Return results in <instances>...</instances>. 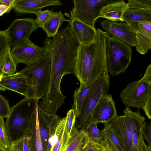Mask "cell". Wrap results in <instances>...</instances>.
<instances>
[{"mask_svg":"<svg viewBox=\"0 0 151 151\" xmlns=\"http://www.w3.org/2000/svg\"><path fill=\"white\" fill-rule=\"evenodd\" d=\"M96 31L93 42L78 47L74 75L80 84H87L108 70L106 47L109 35L100 29Z\"/></svg>","mask_w":151,"mask_h":151,"instance_id":"1","label":"cell"},{"mask_svg":"<svg viewBox=\"0 0 151 151\" xmlns=\"http://www.w3.org/2000/svg\"><path fill=\"white\" fill-rule=\"evenodd\" d=\"M47 51V50H46ZM47 52L39 61L19 71L24 77L27 89L25 97L38 100L45 94L49 82L51 58Z\"/></svg>","mask_w":151,"mask_h":151,"instance_id":"2","label":"cell"},{"mask_svg":"<svg viewBox=\"0 0 151 151\" xmlns=\"http://www.w3.org/2000/svg\"><path fill=\"white\" fill-rule=\"evenodd\" d=\"M38 101L25 97L11 109L5 123L11 142L24 136V131L28 122L39 104Z\"/></svg>","mask_w":151,"mask_h":151,"instance_id":"3","label":"cell"},{"mask_svg":"<svg viewBox=\"0 0 151 151\" xmlns=\"http://www.w3.org/2000/svg\"><path fill=\"white\" fill-rule=\"evenodd\" d=\"M106 52L108 70L110 74L115 76L125 72L131 61V46L109 36L107 40Z\"/></svg>","mask_w":151,"mask_h":151,"instance_id":"4","label":"cell"},{"mask_svg":"<svg viewBox=\"0 0 151 151\" xmlns=\"http://www.w3.org/2000/svg\"><path fill=\"white\" fill-rule=\"evenodd\" d=\"M110 88V76L108 70L97 79L90 89L85 100L81 113L76 118L75 127L85 130L91 122L92 112L100 100L107 94Z\"/></svg>","mask_w":151,"mask_h":151,"instance_id":"5","label":"cell"},{"mask_svg":"<svg viewBox=\"0 0 151 151\" xmlns=\"http://www.w3.org/2000/svg\"><path fill=\"white\" fill-rule=\"evenodd\" d=\"M151 96V64L147 68L140 79L129 83L120 94L123 104L127 106L142 109Z\"/></svg>","mask_w":151,"mask_h":151,"instance_id":"6","label":"cell"},{"mask_svg":"<svg viewBox=\"0 0 151 151\" xmlns=\"http://www.w3.org/2000/svg\"><path fill=\"white\" fill-rule=\"evenodd\" d=\"M43 47L33 43L29 37L21 40L11 48L12 55L16 64L23 63L27 66L38 62L47 52Z\"/></svg>","mask_w":151,"mask_h":151,"instance_id":"7","label":"cell"},{"mask_svg":"<svg viewBox=\"0 0 151 151\" xmlns=\"http://www.w3.org/2000/svg\"><path fill=\"white\" fill-rule=\"evenodd\" d=\"M114 0H74L72 10L75 16L84 23L94 27L96 19L99 17L101 8Z\"/></svg>","mask_w":151,"mask_h":151,"instance_id":"8","label":"cell"},{"mask_svg":"<svg viewBox=\"0 0 151 151\" xmlns=\"http://www.w3.org/2000/svg\"><path fill=\"white\" fill-rule=\"evenodd\" d=\"M39 28L35 19L30 18H17L6 30L11 47L22 39L29 37L31 34Z\"/></svg>","mask_w":151,"mask_h":151,"instance_id":"9","label":"cell"},{"mask_svg":"<svg viewBox=\"0 0 151 151\" xmlns=\"http://www.w3.org/2000/svg\"><path fill=\"white\" fill-rule=\"evenodd\" d=\"M100 24L105 32L109 35L124 42L130 46H135V34L125 22H117L107 19L102 20Z\"/></svg>","mask_w":151,"mask_h":151,"instance_id":"10","label":"cell"},{"mask_svg":"<svg viewBox=\"0 0 151 151\" xmlns=\"http://www.w3.org/2000/svg\"><path fill=\"white\" fill-rule=\"evenodd\" d=\"M70 14L67 13L68 17V25L80 45L86 44L93 42L96 37L97 31L93 27L78 18L72 10Z\"/></svg>","mask_w":151,"mask_h":151,"instance_id":"11","label":"cell"},{"mask_svg":"<svg viewBox=\"0 0 151 151\" xmlns=\"http://www.w3.org/2000/svg\"><path fill=\"white\" fill-rule=\"evenodd\" d=\"M127 24L135 34L137 51L143 55L146 54L151 48V21Z\"/></svg>","mask_w":151,"mask_h":151,"instance_id":"12","label":"cell"},{"mask_svg":"<svg viewBox=\"0 0 151 151\" xmlns=\"http://www.w3.org/2000/svg\"><path fill=\"white\" fill-rule=\"evenodd\" d=\"M117 115L115 103L112 96L107 93L100 100L93 109L91 119L98 123H105Z\"/></svg>","mask_w":151,"mask_h":151,"instance_id":"13","label":"cell"},{"mask_svg":"<svg viewBox=\"0 0 151 151\" xmlns=\"http://www.w3.org/2000/svg\"><path fill=\"white\" fill-rule=\"evenodd\" d=\"M113 129L118 138L123 151H129L132 145V134L125 117L117 115L106 122Z\"/></svg>","mask_w":151,"mask_h":151,"instance_id":"14","label":"cell"},{"mask_svg":"<svg viewBox=\"0 0 151 151\" xmlns=\"http://www.w3.org/2000/svg\"><path fill=\"white\" fill-rule=\"evenodd\" d=\"M123 112V115L129 125L132 134V145L129 151H136L143 127L146 123L145 119L139 110L133 111L129 106L126 107Z\"/></svg>","mask_w":151,"mask_h":151,"instance_id":"15","label":"cell"},{"mask_svg":"<svg viewBox=\"0 0 151 151\" xmlns=\"http://www.w3.org/2000/svg\"><path fill=\"white\" fill-rule=\"evenodd\" d=\"M62 4L59 0H16L13 9L18 16L29 13L36 15L44 7Z\"/></svg>","mask_w":151,"mask_h":151,"instance_id":"16","label":"cell"},{"mask_svg":"<svg viewBox=\"0 0 151 151\" xmlns=\"http://www.w3.org/2000/svg\"><path fill=\"white\" fill-rule=\"evenodd\" d=\"M27 89L25 79L19 72L9 75H3L0 81V90L12 91L25 96Z\"/></svg>","mask_w":151,"mask_h":151,"instance_id":"17","label":"cell"},{"mask_svg":"<svg viewBox=\"0 0 151 151\" xmlns=\"http://www.w3.org/2000/svg\"><path fill=\"white\" fill-rule=\"evenodd\" d=\"M128 8L127 3L124 1L116 0L101 8L100 11L99 17L114 22H123V14Z\"/></svg>","mask_w":151,"mask_h":151,"instance_id":"18","label":"cell"},{"mask_svg":"<svg viewBox=\"0 0 151 151\" xmlns=\"http://www.w3.org/2000/svg\"><path fill=\"white\" fill-rule=\"evenodd\" d=\"M98 78L87 84H80L79 87L75 89L73 96V101L72 109L75 112L76 118L80 116L83 104L89 92Z\"/></svg>","mask_w":151,"mask_h":151,"instance_id":"19","label":"cell"},{"mask_svg":"<svg viewBox=\"0 0 151 151\" xmlns=\"http://www.w3.org/2000/svg\"><path fill=\"white\" fill-rule=\"evenodd\" d=\"M68 21L64 17L62 11L54 12L42 28L45 31L47 37H53L58 33V29L63 23Z\"/></svg>","mask_w":151,"mask_h":151,"instance_id":"20","label":"cell"},{"mask_svg":"<svg viewBox=\"0 0 151 151\" xmlns=\"http://www.w3.org/2000/svg\"><path fill=\"white\" fill-rule=\"evenodd\" d=\"M89 141L86 132L78 130L72 136L64 151H83Z\"/></svg>","mask_w":151,"mask_h":151,"instance_id":"21","label":"cell"},{"mask_svg":"<svg viewBox=\"0 0 151 151\" xmlns=\"http://www.w3.org/2000/svg\"><path fill=\"white\" fill-rule=\"evenodd\" d=\"M122 19L126 23L151 21V10L128 8L123 14Z\"/></svg>","mask_w":151,"mask_h":151,"instance_id":"22","label":"cell"},{"mask_svg":"<svg viewBox=\"0 0 151 151\" xmlns=\"http://www.w3.org/2000/svg\"><path fill=\"white\" fill-rule=\"evenodd\" d=\"M11 50L10 46L0 55V74H12L16 70L17 65L12 55Z\"/></svg>","mask_w":151,"mask_h":151,"instance_id":"23","label":"cell"},{"mask_svg":"<svg viewBox=\"0 0 151 151\" xmlns=\"http://www.w3.org/2000/svg\"><path fill=\"white\" fill-rule=\"evenodd\" d=\"M66 122V116L61 118L55 133L52 137V147L50 151H63L64 133Z\"/></svg>","mask_w":151,"mask_h":151,"instance_id":"24","label":"cell"},{"mask_svg":"<svg viewBox=\"0 0 151 151\" xmlns=\"http://www.w3.org/2000/svg\"><path fill=\"white\" fill-rule=\"evenodd\" d=\"M37 105L28 122L24 134V136L26 137L29 141L31 151H36L35 138L36 121L37 117Z\"/></svg>","mask_w":151,"mask_h":151,"instance_id":"25","label":"cell"},{"mask_svg":"<svg viewBox=\"0 0 151 151\" xmlns=\"http://www.w3.org/2000/svg\"><path fill=\"white\" fill-rule=\"evenodd\" d=\"M66 116L67 122L63 136L64 146L65 148L72 136L78 130L75 127L76 117L73 109H71L68 110Z\"/></svg>","mask_w":151,"mask_h":151,"instance_id":"26","label":"cell"},{"mask_svg":"<svg viewBox=\"0 0 151 151\" xmlns=\"http://www.w3.org/2000/svg\"><path fill=\"white\" fill-rule=\"evenodd\" d=\"M37 108L40 136L44 150L46 151L49 138V130L42 113V108L38 104Z\"/></svg>","mask_w":151,"mask_h":151,"instance_id":"27","label":"cell"},{"mask_svg":"<svg viewBox=\"0 0 151 151\" xmlns=\"http://www.w3.org/2000/svg\"><path fill=\"white\" fill-rule=\"evenodd\" d=\"M104 127L102 130L103 139L109 142L114 151H123L119 140L112 128L106 123H104Z\"/></svg>","mask_w":151,"mask_h":151,"instance_id":"28","label":"cell"},{"mask_svg":"<svg viewBox=\"0 0 151 151\" xmlns=\"http://www.w3.org/2000/svg\"><path fill=\"white\" fill-rule=\"evenodd\" d=\"M98 124L97 122L91 120L85 130L89 140L96 144H99L103 139L102 131L99 130L98 128Z\"/></svg>","mask_w":151,"mask_h":151,"instance_id":"29","label":"cell"},{"mask_svg":"<svg viewBox=\"0 0 151 151\" xmlns=\"http://www.w3.org/2000/svg\"><path fill=\"white\" fill-rule=\"evenodd\" d=\"M8 150L9 151H31L29 141L25 136L11 142Z\"/></svg>","mask_w":151,"mask_h":151,"instance_id":"30","label":"cell"},{"mask_svg":"<svg viewBox=\"0 0 151 151\" xmlns=\"http://www.w3.org/2000/svg\"><path fill=\"white\" fill-rule=\"evenodd\" d=\"M10 142L4 118L0 116V146L8 149Z\"/></svg>","mask_w":151,"mask_h":151,"instance_id":"31","label":"cell"},{"mask_svg":"<svg viewBox=\"0 0 151 151\" xmlns=\"http://www.w3.org/2000/svg\"><path fill=\"white\" fill-rule=\"evenodd\" d=\"M128 8L151 10V0H128Z\"/></svg>","mask_w":151,"mask_h":151,"instance_id":"32","label":"cell"},{"mask_svg":"<svg viewBox=\"0 0 151 151\" xmlns=\"http://www.w3.org/2000/svg\"><path fill=\"white\" fill-rule=\"evenodd\" d=\"M53 9L41 11L36 15L35 22L38 27L42 28L43 26L53 14Z\"/></svg>","mask_w":151,"mask_h":151,"instance_id":"33","label":"cell"},{"mask_svg":"<svg viewBox=\"0 0 151 151\" xmlns=\"http://www.w3.org/2000/svg\"><path fill=\"white\" fill-rule=\"evenodd\" d=\"M10 110L8 101L0 94V116L7 118Z\"/></svg>","mask_w":151,"mask_h":151,"instance_id":"34","label":"cell"},{"mask_svg":"<svg viewBox=\"0 0 151 151\" xmlns=\"http://www.w3.org/2000/svg\"><path fill=\"white\" fill-rule=\"evenodd\" d=\"M10 46L9 40L6 30L0 31V55Z\"/></svg>","mask_w":151,"mask_h":151,"instance_id":"35","label":"cell"},{"mask_svg":"<svg viewBox=\"0 0 151 151\" xmlns=\"http://www.w3.org/2000/svg\"><path fill=\"white\" fill-rule=\"evenodd\" d=\"M143 138L147 142L148 145L151 147V122L146 123L144 126L142 131Z\"/></svg>","mask_w":151,"mask_h":151,"instance_id":"36","label":"cell"},{"mask_svg":"<svg viewBox=\"0 0 151 151\" xmlns=\"http://www.w3.org/2000/svg\"><path fill=\"white\" fill-rule=\"evenodd\" d=\"M35 147L36 151H44L40 135L38 116L36 124Z\"/></svg>","mask_w":151,"mask_h":151,"instance_id":"37","label":"cell"},{"mask_svg":"<svg viewBox=\"0 0 151 151\" xmlns=\"http://www.w3.org/2000/svg\"><path fill=\"white\" fill-rule=\"evenodd\" d=\"M96 151H114L109 142L106 139H103L95 145Z\"/></svg>","mask_w":151,"mask_h":151,"instance_id":"38","label":"cell"},{"mask_svg":"<svg viewBox=\"0 0 151 151\" xmlns=\"http://www.w3.org/2000/svg\"><path fill=\"white\" fill-rule=\"evenodd\" d=\"M136 151H151V147L145 144L142 134L140 137L138 146Z\"/></svg>","mask_w":151,"mask_h":151,"instance_id":"39","label":"cell"},{"mask_svg":"<svg viewBox=\"0 0 151 151\" xmlns=\"http://www.w3.org/2000/svg\"><path fill=\"white\" fill-rule=\"evenodd\" d=\"M145 115L150 120L151 119V96H150L142 108Z\"/></svg>","mask_w":151,"mask_h":151,"instance_id":"40","label":"cell"},{"mask_svg":"<svg viewBox=\"0 0 151 151\" xmlns=\"http://www.w3.org/2000/svg\"><path fill=\"white\" fill-rule=\"evenodd\" d=\"M16 0H0V2L2 4L7 6L9 9L7 13H9L13 9Z\"/></svg>","mask_w":151,"mask_h":151,"instance_id":"41","label":"cell"},{"mask_svg":"<svg viewBox=\"0 0 151 151\" xmlns=\"http://www.w3.org/2000/svg\"><path fill=\"white\" fill-rule=\"evenodd\" d=\"M96 144L89 140V142L83 151H96Z\"/></svg>","mask_w":151,"mask_h":151,"instance_id":"42","label":"cell"},{"mask_svg":"<svg viewBox=\"0 0 151 151\" xmlns=\"http://www.w3.org/2000/svg\"><path fill=\"white\" fill-rule=\"evenodd\" d=\"M9 8L7 6L0 4V16L5 13H7Z\"/></svg>","mask_w":151,"mask_h":151,"instance_id":"43","label":"cell"},{"mask_svg":"<svg viewBox=\"0 0 151 151\" xmlns=\"http://www.w3.org/2000/svg\"><path fill=\"white\" fill-rule=\"evenodd\" d=\"M52 136L49 134L46 151H50L52 147Z\"/></svg>","mask_w":151,"mask_h":151,"instance_id":"44","label":"cell"},{"mask_svg":"<svg viewBox=\"0 0 151 151\" xmlns=\"http://www.w3.org/2000/svg\"><path fill=\"white\" fill-rule=\"evenodd\" d=\"M0 151H9L8 149L4 148L0 146Z\"/></svg>","mask_w":151,"mask_h":151,"instance_id":"45","label":"cell"},{"mask_svg":"<svg viewBox=\"0 0 151 151\" xmlns=\"http://www.w3.org/2000/svg\"><path fill=\"white\" fill-rule=\"evenodd\" d=\"M3 75H2V74H0V81H1L2 77H3Z\"/></svg>","mask_w":151,"mask_h":151,"instance_id":"46","label":"cell"},{"mask_svg":"<svg viewBox=\"0 0 151 151\" xmlns=\"http://www.w3.org/2000/svg\"><path fill=\"white\" fill-rule=\"evenodd\" d=\"M0 4H1L0 2Z\"/></svg>","mask_w":151,"mask_h":151,"instance_id":"47","label":"cell"}]
</instances>
